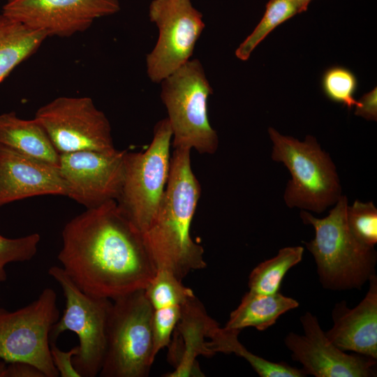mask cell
Instances as JSON below:
<instances>
[{
    "instance_id": "19",
    "label": "cell",
    "mask_w": 377,
    "mask_h": 377,
    "mask_svg": "<svg viewBox=\"0 0 377 377\" xmlns=\"http://www.w3.org/2000/svg\"><path fill=\"white\" fill-rule=\"evenodd\" d=\"M299 306V302L280 292L264 295L246 292L238 306L232 311L224 328L241 331L253 327L264 331L274 325L279 317Z\"/></svg>"
},
{
    "instance_id": "16",
    "label": "cell",
    "mask_w": 377,
    "mask_h": 377,
    "mask_svg": "<svg viewBox=\"0 0 377 377\" xmlns=\"http://www.w3.org/2000/svg\"><path fill=\"white\" fill-rule=\"evenodd\" d=\"M369 289L354 308L337 302L332 311L333 325L325 334L343 351L377 359V276L369 279Z\"/></svg>"
},
{
    "instance_id": "18",
    "label": "cell",
    "mask_w": 377,
    "mask_h": 377,
    "mask_svg": "<svg viewBox=\"0 0 377 377\" xmlns=\"http://www.w3.org/2000/svg\"><path fill=\"white\" fill-rule=\"evenodd\" d=\"M0 145L59 168V154L34 118L21 119L14 112L1 114Z\"/></svg>"
},
{
    "instance_id": "33",
    "label": "cell",
    "mask_w": 377,
    "mask_h": 377,
    "mask_svg": "<svg viewBox=\"0 0 377 377\" xmlns=\"http://www.w3.org/2000/svg\"><path fill=\"white\" fill-rule=\"evenodd\" d=\"M299 1H304V2H307L309 3H310V2L311 1V0H297Z\"/></svg>"
},
{
    "instance_id": "31",
    "label": "cell",
    "mask_w": 377,
    "mask_h": 377,
    "mask_svg": "<svg viewBox=\"0 0 377 377\" xmlns=\"http://www.w3.org/2000/svg\"><path fill=\"white\" fill-rule=\"evenodd\" d=\"M6 377H45V376L31 364L16 362L7 364Z\"/></svg>"
},
{
    "instance_id": "25",
    "label": "cell",
    "mask_w": 377,
    "mask_h": 377,
    "mask_svg": "<svg viewBox=\"0 0 377 377\" xmlns=\"http://www.w3.org/2000/svg\"><path fill=\"white\" fill-rule=\"evenodd\" d=\"M357 84L355 75L350 69L340 66L327 68L321 79V87L325 96L349 110L357 105L354 96Z\"/></svg>"
},
{
    "instance_id": "5",
    "label": "cell",
    "mask_w": 377,
    "mask_h": 377,
    "mask_svg": "<svg viewBox=\"0 0 377 377\" xmlns=\"http://www.w3.org/2000/svg\"><path fill=\"white\" fill-rule=\"evenodd\" d=\"M160 83L172 148L214 154L218 149L219 137L209 123L207 108L213 90L200 61L190 59Z\"/></svg>"
},
{
    "instance_id": "29",
    "label": "cell",
    "mask_w": 377,
    "mask_h": 377,
    "mask_svg": "<svg viewBox=\"0 0 377 377\" xmlns=\"http://www.w3.org/2000/svg\"><path fill=\"white\" fill-rule=\"evenodd\" d=\"M79 352L76 346L68 351L61 350L55 343H50V354L52 362L61 377H80L73 366V359Z\"/></svg>"
},
{
    "instance_id": "15",
    "label": "cell",
    "mask_w": 377,
    "mask_h": 377,
    "mask_svg": "<svg viewBox=\"0 0 377 377\" xmlns=\"http://www.w3.org/2000/svg\"><path fill=\"white\" fill-rule=\"evenodd\" d=\"M43 195L67 196L59 168L0 145V207Z\"/></svg>"
},
{
    "instance_id": "17",
    "label": "cell",
    "mask_w": 377,
    "mask_h": 377,
    "mask_svg": "<svg viewBox=\"0 0 377 377\" xmlns=\"http://www.w3.org/2000/svg\"><path fill=\"white\" fill-rule=\"evenodd\" d=\"M216 324L195 295L182 304L174 339L168 345L170 358L175 369L165 376H204L196 358L200 355H214L209 347V335Z\"/></svg>"
},
{
    "instance_id": "10",
    "label": "cell",
    "mask_w": 377,
    "mask_h": 377,
    "mask_svg": "<svg viewBox=\"0 0 377 377\" xmlns=\"http://www.w3.org/2000/svg\"><path fill=\"white\" fill-rule=\"evenodd\" d=\"M34 119L59 154L91 150L116 151L106 115L87 96H60L43 105Z\"/></svg>"
},
{
    "instance_id": "13",
    "label": "cell",
    "mask_w": 377,
    "mask_h": 377,
    "mask_svg": "<svg viewBox=\"0 0 377 377\" xmlns=\"http://www.w3.org/2000/svg\"><path fill=\"white\" fill-rule=\"evenodd\" d=\"M119 10V0H10L1 13L47 37H69Z\"/></svg>"
},
{
    "instance_id": "22",
    "label": "cell",
    "mask_w": 377,
    "mask_h": 377,
    "mask_svg": "<svg viewBox=\"0 0 377 377\" xmlns=\"http://www.w3.org/2000/svg\"><path fill=\"white\" fill-rule=\"evenodd\" d=\"M303 253V246H287L281 249L274 257L258 264L249 274V290L264 295L280 292L285 275L302 260Z\"/></svg>"
},
{
    "instance_id": "32",
    "label": "cell",
    "mask_w": 377,
    "mask_h": 377,
    "mask_svg": "<svg viewBox=\"0 0 377 377\" xmlns=\"http://www.w3.org/2000/svg\"><path fill=\"white\" fill-rule=\"evenodd\" d=\"M7 364L3 360H0V377H6Z\"/></svg>"
},
{
    "instance_id": "14",
    "label": "cell",
    "mask_w": 377,
    "mask_h": 377,
    "mask_svg": "<svg viewBox=\"0 0 377 377\" xmlns=\"http://www.w3.org/2000/svg\"><path fill=\"white\" fill-rule=\"evenodd\" d=\"M304 334L289 332L284 343L292 359L302 365L306 375L315 377H370L376 376V360L348 354L327 337L318 318L309 311L300 318Z\"/></svg>"
},
{
    "instance_id": "9",
    "label": "cell",
    "mask_w": 377,
    "mask_h": 377,
    "mask_svg": "<svg viewBox=\"0 0 377 377\" xmlns=\"http://www.w3.org/2000/svg\"><path fill=\"white\" fill-rule=\"evenodd\" d=\"M60 317L57 294L45 288L37 299L14 311L0 308V359L26 362L45 377H57L50 354V334Z\"/></svg>"
},
{
    "instance_id": "12",
    "label": "cell",
    "mask_w": 377,
    "mask_h": 377,
    "mask_svg": "<svg viewBox=\"0 0 377 377\" xmlns=\"http://www.w3.org/2000/svg\"><path fill=\"white\" fill-rule=\"evenodd\" d=\"M126 150H91L59 154V170L67 196L87 209L117 199L124 180Z\"/></svg>"
},
{
    "instance_id": "34",
    "label": "cell",
    "mask_w": 377,
    "mask_h": 377,
    "mask_svg": "<svg viewBox=\"0 0 377 377\" xmlns=\"http://www.w3.org/2000/svg\"><path fill=\"white\" fill-rule=\"evenodd\" d=\"M8 1H10V0H8Z\"/></svg>"
},
{
    "instance_id": "28",
    "label": "cell",
    "mask_w": 377,
    "mask_h": 377,
    "mask_svg": "<svg viewBox=\"0 0 377 377\" xmlns=\"http://www.w3.org/2000/svg\"><path fill=\"white\" fill-rule=\"evenodd\" d=\"M182 305H171L153 309V354L168 346L172 333L179 320Z\"/></svg>"
},
{
    "instance_id": "27",
    "label": "cell",
    "mask_w": 377,
    "mask_h": 377,
    "mask_svg": "<svg viewBox=\"0 0 377 377\" xmlns=\"http://www.w3.org/2000/svg\"><path fill=\"white\" fill-rule=\"evenodd\" d=\"M40 241V236L36 232L14 239L0 235V283L7 278L6 265L31 260L37 253Z\"/></svg>"
},
{
    "instance_id": "11",
    "label": "cell",
    "mask_w": 377,
    "mask_h": 377,
    "mask_svg": "<svg viewBox=\"0 0 377 377\" xmlns=\"http://www.w3.org/2000/svg\"><path fill=\"white\" fill-rule=\"evenodd\" d=\"M149 17L158 37L147 55V73L151 82L160 83L190 60L205 24L191 0H152Z\"/></svg>"
},
{
    "instance_id": "20",
    "label": "cell",
    "mask_w": 377,
    "mask_h": 377,
    "mask_svg": "<svg viewBox=\"0 0 377 377\" xmlns=\"http://www.w3.org/2000/svg\"><path fill=\"white\" fill-rule=\"evenodd\" d=\"M47 36L0 13V83L32 55Z\"/></svg>"
},
{
    "instance_id": "26",
    "label": "cell",
    "mask_w": 377,
    "mask_h": 377,
    "mask_svg": "<svg viewBox=\"0 0 377 377\" xmlns=\"http://www.w3.org/2000/svg\"><path fill=\"white\" fill-rule=\"evenodd\" d=\"M346 217L354 236L362 243L374 247L377 243V209L374 203L355 200L348 205Z\"/></svg>"
},
{
    "instance_id": "7",
    "label": "cell",
    "mask_w": 377,
    "mask_h": 377,
    "mask_svg": "<svg viewBox=\"0 0 377 377\" xmlns=\"http://www.w3.org/2000/svg\"><path fill=\"white\" fill-rule=\"evenodd\" d=\"M172 131L167 118L158 121L144 151L124 156V174L116 202L124 214L144 234L154 219L168 181Z\"/></svg>"
},
{
    "instance_id": "1",
    "label": "cell",
    "mask_w": 377,
    "mask_h": 377,
    "mask_svg": "<svg viewBox=\"0 0 377 377\" xmlns=\"http://www.w3.org/2000/svg\"><path fill=\"white\" fill-rule=\"evenodd\" d=\"M61 237V267L88 295L113 300L145 289L157 272L143 234L115 200L73 218Z\"/></svg>"
},
{
    "instance_id": "3",
    "label": "cell",
    "mask_w": 377,
    "mask_h": 377,
    "mask_svg": "<svg viewBox=\"0 0 377 377\" xmlns=\"http://www.w3.org/2000/svg\"><path fill=\"white\" fill-rule=\"evenodd\" d=\"M348 202L342 195L323 219L306 210L300 214L304 224L314 228L315 237L304 244L314 258L319 281L330 290L361 289L376 274V251L350 231L346 217Z\"/></svg>"
},
{
    "instance_id": "2",
    "label": "cell",
    "mask_w": 377,
    "mask_h": 377,
    "mask_svg": "<svg viewBox=\"0 0 377 377\" xmlns=\"http://www.w3.org/2000/svg\"><path fill=\"white\" fill-rule=\"evenodd\" d=\"M191 150L173 149L168 181L158 212L143 234L158 269L179 279L206 267L202 247L191 236L201 186L191 163Z\"/></svg>"
},
{
    "instance_id": "30",
    "label": "cell",
    "mask_w": 377,
    "mask_h": 377,
    "mask_svg": "<svg viewBox=\"0 0 377 377\" xmlns=\"http://www.w3.org/2000/svg\"><path fill=\"white\" fill-rule=\"evenodd\" d=\"M355 114L369 121L377 120V88L364 94L355 107Z\"/></svg>"
},
{
    "instance_id": "24",
    "label": "cell",
    "mask_w": 377,
    "mask_h": 377,
    "mask_svg": "<svg viewBox=\"0 0 377 377\" xmlns=\"http://www.w3.org/2000/svg\"><path fill=\"white\" fill-rule=\"evenodd\" d=\"M145 291L153 309L182 305L194 295L191 289L182 284V280L165 269L157 270Z\"/></svg>"
},
{
    "instance_id": "6",
    "label": "cell",
    "mask_w": 377,
    "mask_h": 377,
    "mask_svg": "<svg viewBox=\"0 0 377 377\" xmlns=\"http://www.w3.org/2000/svg\"><path fill=\"white\" fill-rule=\"evenodd\" d=\"M100 376H147L153 354V307L145 289L113 300Z\"/></svg>"
},
{
    "instance_id": "8",
    "label": "cell",
    "mask_w": 377,
    "mask_h": 377,
    "mask_svg": "<svg viewBox=\"0 0 377 377\" xmlns=\"http://www.w3.org/2000/svg\"><path fill=\"white\" fill-rule=\"evenodd\" d=\"M48 274L59 284L66 300L63 314L52 327L50 341L55 343L67 330L75 333L79 352L73 357V366L80 377H95L105 355L112 302L84 293L61 267H50Z\"/></svg>"
},
{
    "instance_id": "23",
    "label": "cell",
    "mask_w": 377,
    "mask_h": 377,
    "mask_svg": "<svg viewBox=\"0 0 377 377\" xmlns=\"http://www.w3.org/2000/svg\"><path fill=\"white\" fill-rule=\"evenodd\" d=\"M309 3L297 0H269L265 13L253 31L239 45L236 57L247 60L254 49L276 27L307 10Z\"/></svg>"
},
{
    "instance_id": "4",
    "label": "cell",
    "mask_w": 377,
    "mask_h": 377,
    "mask_svg": "<svg viewBox=\"0 0 377 377\" xmlns=\"http://www.w3.org/2000/svg\"><path fill=\"white\" fill-rule=\"evenodd\" d=\"M268 133L272 158L283 163L291 175L283 195L286 205L318 214L334 205L342 195L340 180L330 156L316 138L307 135L301 142L272 127Z\"/></svg>"
},
{
    "instance_id": "21",
    "label": "cell",
    "mask_w": 377,
    "mask_h": 377,
    "mask_svg": "<svg viewBox=\"0 0 377 377\" xmlns=\"http://www.w3.org/2000/svg\"><path fill=\"white\" fill-rule=\"evenodd\" d=\"M209 335L210 348L216 353H234L245 359L260 377H304L302 369L284 362H274L248 350L238 340L240 331L221 328L214 325Z\"/></svg>"
}]
</instances>
